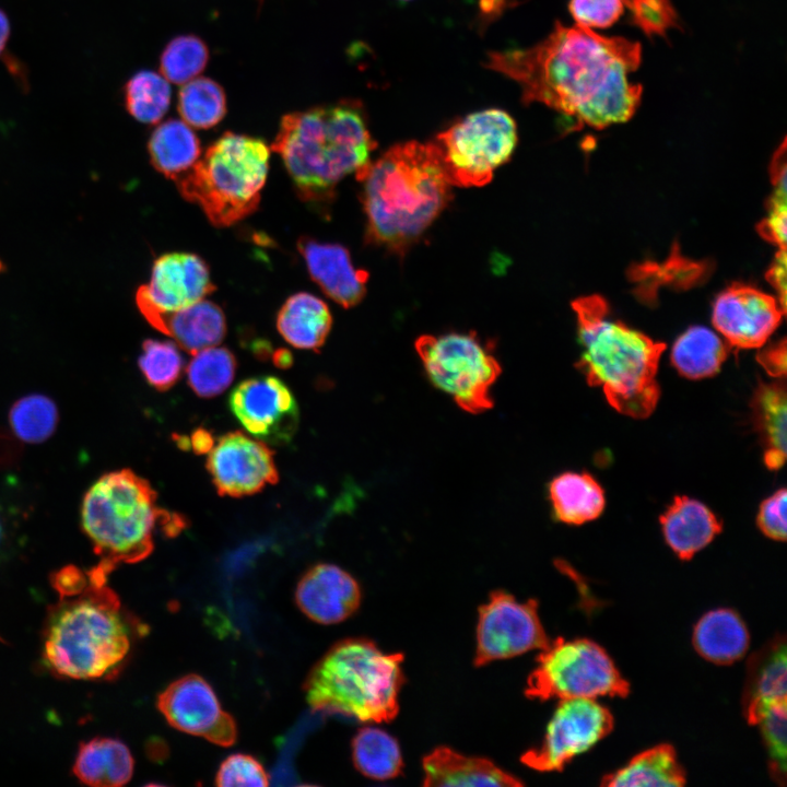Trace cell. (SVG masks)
<instances>
[{
  "label": "cell",
  "instance_id": "cell-1",
  "mask_svg": "<svg viewBox=\"0 0 787 787\" xmlns=\"http://www.w3.org/2000/svg\"><path fill=\"white\" fill-rule=\"evenodd\" d=\"M641 61L637 42L556 22L548 37L529 48L490 52L485 67L515 81L524 104L547 105L574 119L575 129L600 130L635 114L643 87L630 82L629 74Z\"/></svg>",
  "mask_w": 787,
  "mask_h": 787
},
{
  "label": "cell",
  "instance_id": "cell-2",
  "mask_svg": "<svg viewBox=\"0 0 787 787\" xmlns=\"http://www.w3.org/2000/svg\"><path fill=\"white\" fill-rule=\"evenodd\" d=\"M108 577L69 565L51 577L58 600L44 626L43 657L55 674L73 680L114 676L131 647V621Z\"/></svg>",
  "mask_w": 787,
  "mask_h": 787
},
{
  "label": "cell",
  "instance_id": "cell-3",
  "mask_svg": "<svg viewBox=\"0 0 787 787\" xmlns=\"http://www.w3.org/2000/svg\"><path fill=\"white\" fill-rule=\"evenodd\" d=\"M356 178L362 184L368 243L399 255L444 210L453 186L435 142L397 144Z\"/></svg>",
  "mask_w": 787,
  "mask_h": 787
},
{
  "label": "cell",
  "instance_id": "cell-4",
  "mask_svg": "<svg viewBox=\"0 0 787 787\" xmlns=\"http://www.w3.org/2000/svg\"><path fill=\"white\" fill-rule=\"evenodd\" d=\"M374 148L366 114L354 99L284 115L271 144L298 198L321 214L333 201L337 185L362 171Z\"/></svg>",
  "mask_w": 787,
  "mask_h": 787
},
{
  "label": "cell",
  "instance_id": "cell-5",
  "mask_svg": "<svg viewBox=\"0 0 787 787\" xmlns=\"http://www.w3.org/2000/svg\"><path fill=\"white\" fill-rule=\"evenodd\" d=\"M572 308L583 346L576 367L588 385L601 387L618 412L634 419L649 416L660 397L656 375L666 344L610 319L609 306L599 295L579 297Z\"/></svg>",
  "mask_w": 787,
  "mask_h": 787
},
{
  "label": "cell",
  "instance_id": "cell-6",
  "mask_svg": "<svg viewBox=\"0 0 787 787\" xmlns=\"http://www.w3.org/2000/svg\"><path fill=\"white\" fill-rule=\"evenodd\" d=\"M156 500L150 482L130 469L107 472L89 488L81 526L98 557L95 571L108 577L118 565L148 557L157 525L168 536L184 528V519L158 508Z\"/></svg>",
  "mask_w": 787,
  "mask_h": 787
},
{
  "label": "cell",
  "instance_id": "cell-7",
  "mask_svg": "<svg viewBox=\"0 0 787 787\" xmlns=\"http://www.w3.org/2000/svg\"><path fill=\"white\" fill-rule=\"evenodd\" d=\"M403 655L388 654L367 638L334 644L312 668L304 691L317 712L364 723L392 720L404 683Z\"/></svg>",
  "mask_w": 787,
  "mask_h": 787
},
{
  "label": "cell",
  "instance_id": "cell-8",
  "mask_svg": "<svg viewBox=\"0 0 787 787\" xmlns=\"http://www.w3.org/2000/svg\"><path fill=\"white\" fill-rule=\"evenodd\" d=\"M270 148L259 138L227 131L174 181L212 225L231 226L258 208L269 171Z\"/></svg>",
  "mask_w": 787,
  "mask_h": 787
},
{
  "label": "cell",
  "instance_id": "cell-9",
  "mask_svg": "<svg viewBox=\"0 0 787 787\" xmlns=\"http://www.w3.org/2000/svg\"><path fill=\"white\" fill-rule=\"evenodd\" d=\"M630 684L609 654L588 638L557 637L540 650L537 666L527 679L528 698L625 697Z\"/></svg>",
  "mask_w": 787,
  "mask_h": 787
},
{
  "label": "cell",
  "instance_id": "cell-10",
  "mask_svg": "<svg viewBox=\"0 0 787 787\" xmlns=\"http://www.w3.org/2000/svg\"><path fill=\"white\" fill-rule=\"evenodd\" d=\"M415 350L431 383L470 413L493 407L491 388L501 365L474 333L424 334Z\"/></svg>",
  "mask_w": 787,
  "mask_h": 787
},
{
  "label": "cell",
  "instance_id": "cell-11",
  "mask_svg": "<svg viewBox=\"0 0 787 787\" xmlns=\"http://www.w3.org/2000/svg\"><path fill=\"white\" fill-rule=\"evenodd\" d=\"M516 143L515 120L497 108L466 116L435 140L450 184L460 187L488 184L494 171L510 157Z\"/></svg>",
  "mask_w": 787,
  "mask_h": 787
},
{
  "label": "cell",
  "instance_id": "cell-12",
  "mask_svg": "<svg viewBox=\"0 0 787 787\" xmlns=\"http://www.w3.org/2000/svg\"><path fill=\"white\" fill-rule=\"evenodd\" d=\"M549 643L536 599L520 602L509 592L497 589L479 607L474 666L542 650Z\"/></svg>",
  "mask_w": 787,
  "mask_h": 787
},
{
  "label": "cell",
  "instance_id": "cell-13",
  "mask_svg": "<svg viewBox=\"0 0 787 787\" xmlns=\"http://www.w3.org/2000/svg\"><path fill=\"white\" fill-rule=\"evenodd\" d=\"M613 725L611 712L595 698L561 700L541 743L526 751L520 762L538 772L562 771L608 736Z\"/></svg>",
  "mask_w": 787,
  "mask_h": 787
},
{
  "label": "cell",
  "instance_id": "cell-14",
  "mask_svg": "<svg viewBox=\"0 0 787 787\" xmlns=\"http://www.w3.org/2000/svg\"><path fill=\"white\" fill-rule=\"evenodd\" d=\"M228 408L248 433L269 444L289 443L298 425L294 395L285 383L270 375L240 381L230 393Z\"/></svg>",
  "mask_w": 787,
  "mask_h": 787
},
{
  "label": "cell",
  "instance_id": "cell-15",
  "mask_svg": "<svg viewBox=\"0 0 787 787\" xmlns=\"http://www.w3.org/2000/svg\"><path fill=\"white\" fill-rule=\"evenodd\" d=\"M157 708L175 729L222 747L237 737L234 718L226 713L211 685L190 673L172 682L157 696Z\"/></svg>",
  "mask_w": 787,
  "mask_h": 787
},
{
  "label": "cell",
  "instance_id": "cell-16",
  "mask_svg": "<svg viewBox=\"0 0 787 787\" xmlns=\"http://www.w3.org/2000/svg\"><path fill=\"white\" fill-rule=\"evenodd\" d=\"M273 455L262 441L231 432L208 453L207 469L221 496L242 497L278 482Z\"/></svg>",
  "mask_w": 787,
  "mask_h": 787
},
{
  "label": "cell",
  "instance_id": "cell-17",
  "mask_svg": "<svg viewBox=\"0 0 787 787\" xmlns=\"http://www.w3.org/2000/svg\"><path fill=\"white\" fill-rule=\"evenodd\" d=\"M215 291L207 262L196 254L168 252L153 263L149 283L136 293V303L148 317L191 306Z\"/></svg>",
  "mask_w": 787,
  "mask_h": 787
},
{
  "label": "cell",
  "instance_id": "cell-18",
  "mask_svg": "<svg viewBox=\"0 0 787 787\" xmlns=\"http://www.w3.org/2000/svg\"><path fill=\"white\" fill-rule=\"evenodd\" d=\"M785 314L772 295L733 283L717 296L712 321L730 348L757 349L766 343Z\"/></svg>",
  "mask_w": 787,
  "mask_h": 787
},
{
  "label": "cell",
  "instance_id": "cell-19",
  "mask_svg": "<svg viewBox=\"0 0 787 787\" xmlns=\"http://www.w3.org/2000/svg\"><path fill=\"white\" fill-rule=\"evenodd\" d=\"M361 598V587L355 578L328 563L310 567L295 590L298 609L312 621L325 625L350 618L360 607Z\"/></svg>",
  "mask_w": 787,
  "mask_h": 787
},
{
  "label": "cell",
  "instance_id": "cell-20",
  "mask_svg": "<svg viewBox=\"0 0 787 787\" xmlns=\"http://www.w3.org/2000/svg\"><path fill=\"white\" fill-rule=\"evenodd\" d=\"M297 249L310 278L327 296L345 308L363 299L368 273L354 267L345 247L301 236Z\"/></svg>",
  "mask_w": 787,
  "mask_h": 787
},
{
  "label": "cell",
  "instance_id": "cell-21",
  "mask_svg": "<svg viewBox=\"0 0 787 787\" xmlns=\"http://www.w3.org/2000/svg\"><path fill=\"white\" fill-rule=\"evenodd\" d=\"M787 701V645L776 635L753 653L748 662L742 691V712L755 725L772 704Z\"/></svg>",
  "mask_w": 787,
  "mask_h": 787
},
{
  "label": "cell",
  "instance_id": "cell-22",
  "mask_svg": "<svg viewBox=\"0 0 787 787\" xmlns=\"http://www.w3.org/2000/svg\"><path fill=\"white\" fill-rule=\"evenodd\" d=\"M424 786H521L515 775L491 760L463 755L448 747L432 750L422 760Z\"/></svg>",
  "mask_w": 787,
  "mask_h": 787
},
{
  "label": "cell",
  "instance_id": "cell-23",
  "mask_svg": "<svg viewBox=\"0 0 787 787\" xmlns=\"http://www.w3.org/2000/svg\"><path fill=\"white\" fill-rule=\"evenodd\" d=\"M146 321L191 354L218 345L226 334L223 310L205 299L179 310L152 315Z\"/></svg>",
  "mask_w": 787,
  "mask_h": 787
},
{
  "label": "cell",
  "instance_id": "cell-24",
  "mask_svg": "<svg viewBox=\"0 0 787 787\" xmlns=\"http://www.w3.org/2000/svg\"><path fill=\"white\" fill-rule=\"evenodd\" d=\"M667 544L683 561L721 532L723 524L703 503L688 496H676L659 518Z\"/></svg>",
  "mask_w": 787,
  "mask_h": 787
},
{
  "label": "cell",
  "instance_id": "cell-25",
  "mask_svg": "<svg viewBox=\"0 0 787 787\" xmlns=\"http://www.w3.org/2000/svg\"><path fill=\"white\" fill-rule=\"evenodd\" d=\"M692 644L697 654L716 665L741 659L750 644L748 627L740 615L727 608L706 612L695 624Z\"/></svg>",
  "mask_w": 787,
  "mask_h": 787
},
{
  "label": "cell",
  "instance_id": "cell-26",
  "mask_svg": "<svg viewBox=\"0 0 787 787\" xmlns=\"http://www.w3.org/2000/svg\"><path fill=\"white\" fill-rule=\"evenodd\" d=\"M72 771L85 785L119 787L132 777L133 757L122 741L96 737L80 744Z\"/></svg>",
  "mask_w": 787,
  "mask_h": 787
},
{
  "label": "cell",
  "instance_id": "cell-27",
  "mask_svg": "<svg viewBox=\"0 0 787 787\" xmlns=\"http://www.w3.org/2000/svg\"><path fill=\"white\" fill-rule=\"evenodd\" d=\"M332 326L327 304L317 296L299 292L291 295L277 315V328L294 348L318 351Z\"/></svg>",
  "mask_w": 787,
  "mask_h": 787
},
{
  "label": "cell",
  "instance_id": "cell-28",
  "mask_svg": "<svg viewBox=\"0 0 787 787\" xmlns=\"http://www.w3.org/2000/svg\"><path fill=\"white\" fill-rule=\"evenodd\" d=\"M786 385L761 381L754 390L751 408L753 421L765 446L764 462L771 470L783 467L786 457Z\"/></svg>",
  "mask_w": 787,
  "mask_h": 787
},
{
  "label": "cell",
  "instance_id": "cell-29",
  "mask_svg": "<svg viewBox=\"0 0 787 787\" xmlns=\"http://www.w3.org/2000/svg\"><path fill=\"white\" fill-rule=\"evenodd\" d=\"M685 771L674 748L658 744L632 757L624 766L602 777L607 787H678L685 784Z\"/></svg>",
  "mask_w": 787,
  "mask_h": 787
},
{
  "label": "cell",
  "instance_id": "cell-30",
  "mask_svg": "<svg viewBox=\"0 0 787 787\" xmlns=\"http://www.w3.org/2000/svg\"><path fill=\"white\" fill-rule=\"evenodd\" d=\"M555 518L567 525H583L598 518L604 509V493L588 473L564 472L549 485Z\"/></svg>",
  "mask_w": 787,
  "mask_h": 787
},
{
  "label": "cell",
  "instance_id": "cell-31",
  "mask_svg": "<svg viewBox=\"0 0 787 787\" xmlns=\"http://www.w3.org/2000/svg\"><path fill=\"white\" fill-rule=\"evenodd\" d=\"M153 167L176 179L189 171L201 155L199 138L184 120L168 119L156 126L148 142Z\"/></svg>",
  "mask_w": 787,
  "mask_h": 787
},
{
  "label": "cell",
  "instance_id": "cell-32",
  "mask_svg": "<svg viewBox=\"0 0 787 787\" xmlns=\"http://www.w3.org/2000/svg\"><path fill=\"white\" fill-rule=\"evenodd\" d=\"M730 349L729 344L710 329L693 326L676 340L671 362L682 376L702 379L719 372Z\"/></svg>",
  "mask_w": 787,
  "mask_h": 787
},
{
  "label": "cell",
  "instance_id": "cell-33",
  "mask_svg": "<svg viewBox=\"0 0 787 787\" xmlns=\"http://www.w3.org/2000/svg\"><path fill=\"white\" fill-rule=\"evenodd\" d=\"M352 760L364 776L386 780L399 776L403 760L398 741L375 727L361 728L352 740Z\"/></svg>",
  "mask_w": 787,
  "mask_h": 787
},
{
  "label": "cell",
  "instance_id": "cell-34",
  "mask_svg": "<svg viewBox=\"0 0 787 787\" xmlns=\"http://www.w3.org/2000/svg\"><path fill=\"white\" fill-rule=\"evenodd\" d=\"M177 109L190 127L209 129L226 115V95L214 80L198 77L183 84L178 92Z\"/></svg>",
  "mask_w": 787,
  "mask_h": 787
},
{
  "label": "cell",
  "instance_id": "cell-35",
  "mask_svg": "<svg viewBox=\"0 0 787 787\" xmlns=\"http://www.w3.org/2000/svg\"><path fill=\"white\" fill-rule=\"evenodd\" d=\"M171 96L169 82L152 70L134 73L124 86L126 109L142 124L160 122L169 108Z\"/></svg>",
  "mask_w": 787,
  "mask_h": 787
},
{
  "label": "cell",
  "instance_id": "cell-36",
  "mask_svg": "<svg viewBox=\"0 0 787 787\" xmlns=\"http://www.w3.org/2000/svg\"><path fill=\"white\" fill-rule=\"evenodd\" d=\"M236 366V357L228 349L210 346L192 354L186 369L187 380L196 395L212 398L232 384Z\"/></svg>",
  "mask_w": 787,
  "mask_h": 787
},
{
  "label": "cell",
  "instance_id": "cell-37",
  "mask_svg": "<svg viewBox=\"0 0 787 787\" xmlns=\"http://www.w3.org/2000/svg\"><path fill=\"white\" fill-rule=\"evenodd\" d=\"M10 426L15 436L28 444L48 439L58 423V410L51 399L32 393L19 399L10 409Z\"/></svg>",
  "mask_w": 787,
  "mask_h": 787
},
{
  "label": "cell",
  "instance_id": "cell-38",
  "mask_svg": "<svg viewBox=\"0 0 787 787\" xmlns=\"http://www.w3.org/2000/svg\"><path fill=\"white\" fill-rule=\"evenodd\" d=\"M209 61L205 43L195 35L173 38L160 57V73L174 84H185L204 70Z\"/></svg>",
  "mask_w": 787,
  "mask_h": 787
},
{
  "label": "cell",
  "instance_id": "cell-39",
  "mask_svg": "<svg viewBox=\"0 0 787 787\" xmlns=\"http://www.w3.org/2000/svg\"><path fill=\"white\" fill-rule=\"evenodd\" d=\"M138 363L148 384L158 391L172 388L185 367L180 351L174 342L154 339L142 343Z\"/></svg>",
  "mask_w": 787,
  "mask_h": 787
},
{
  "label": "cell",
  "instance_id": "cell-40",
  "mask_svg": "<svg viewBox=\"0 0 787 787\" xmlns=\"http://www.w3.org/2000/svg\"><path fill=\"white\" fill-rule=\"evenodd\" d=\"M755 725L760 727L762 740L768 755L771 777L780 786H785L787 770V701L766 707Z\"/></svg>",
  "mask_w": 787,
  "mask_h": 787
},
{
  "label": "cell",
  "instance_id": "cell-41",
  "mask_svg": "<svg viewBox=\"0 0 787 787\" xmlns=\"http://www.w3.org/2000/svg\"><path fill=\"white\" fill-rule=\"evenodd\" d=\"M215 785L226 786H268L269 775L254 756L236 753L227 756L215 775Z\"/></svg>",
  "mask_w": 787,
  "mask_h": 787
},
{
  "label": "cell",
  "instance_id": "cell-42",
  "mask_svg": "<svg viewBox=\"0 0 787 787\" xmlns=\"http://www.w3.org/2000/svg\"><path fill=\"white\" fill-rule=\"evenodd\" d=\"M631 9L635 24L648 36H663L677 25L678 16L670 0H624Z\"/></svg>",
  "mask_w": 787,
  "mask_h": 787
},
{
  "label": "cell",
  "instance_id": "cell-43",
  "mask_svg": "<svg viewBox=\"0 0 787 787\" xmlns=\"http://www.w3.org/2000/svg\"><path fill=\"white\" fill-rule=\"evenodd\" d=\"M568 10L577 25L607 28L622 15L624 0H571Z\"/></svg>",
  "mask_w": 787,
  "mask_h": 787
},
{
  "label": "cell",
  "instance_id": "cell-44",
  "mask_svg": "<svg viewBox=\"0 0 787 787\" xmlns=\"http://www.w3.org/2000/svg\"><path fill=\"white\" fill-rule=\"evenodd\" d=\"M786 489H779L760 505L757 526L767 538L775 541H786Z\"/></svg>",
  "mask_w": 787,
  "mask_h": 787
},
{
  "label": "cell",
  "instance_id": "cell-45",
  "mask_svg": "<svg viewBox=\"0 0 787 787\" xmlns=\"http://www.w3.org/2000/svg\"><path fill=\"white\" fill-rule=\"evenodd\" d=\"M786 192L774 191L770 199L768 214L757 226L760 235L766 240L786 249L787 205Z\"/></svg>",
  "mask_w": 787,
  "mask_h": 787
},
{
  "label": "cell",
  "instance_id": "cell-46",
  "mask_svg": "<svg viewBox=\"0 0 787 787\" xmlns=\"http://www.w3.org/2000/svg\"><path fill=\"white\" fill-rule=\"evenodd\" d=\"M756 360L766 373L773 377L785 378L786 376V339L783 338L776 343L757 352Z\"/></svg>",
  "mask_w": 787,
  "mask_h": 787
},
{
  "label": "cell",
  "instance_id": "cell-47",
  "mask_svg": "<svg viewBox=\"0 0 787 787\" xmlns=\"http://www.w3.org/2000/svg\"><path fill=\"white\" fill-rule=\"evenodd\" d=\"M786 249H779L767 273V281L778 293V303L786 310Z\"/></svg>",
  "mask_w": 787,
  "mask_h": 787
},
{
  "label": "cell",
  "instance_id": "cell-48",
  "mask_svg": "<svg viewBox=\"0 0 787 787\" xmlns=\"http://www.w3.org/2000/svg\"><path fill=\"white\" fill-rule=\"evenodd\" d=\"M189 445L198 455L208 454L214 446V438L209 431L198 428L192 433Z\"/></svg>",
  "mask_w": 787,
  "mask_h": 787
},
{
  "label": "cell",
  "instance_id": "cell-49",
  "mask_svg": "<svg viewBox=\"0 0 787 787\" xmlns=\"http://www.w3.org/2000/svg\"><path fill=\"white\" fill-rule=\"evenodd\" d=\"M11 34L10 20L7 13L0 9V56L5 50Z\"/></svg>",
  "mask_w": 787,
  "mask_h": 787
},
{
  "label": "cell",
  "instance_id": "cell-50",
  "mask_svg": "<svg viewBox=\"0 0 787 787\" xmlns=\"http://www.w3.org/2000/svg\"><path fill=\"white\" fill-rule=\"evenodd\" d=\"M293 357L286 350H278L273 354V362L278 367L286 368L291 366Z\"/></svg>",
  "mask_w": 787,
  "mask_h": 787
},
{
  "label": "cell",
  "instance_id": "cell-51",
  "mask_svg": "<svg viewBox=\"0 0 787 787\" xmlns=\"http://www.w3.org/2000/svg\"><path fill=\"white\" fill-rule=\"evenodd\" d=\"M4 538H5L4 524L2 521V518L0 517V550L2 549Z\"/></svg>",
  "mask_w": 787,
  "mask_h": 787
},
{
  "label": "cell",
  "instance_id": "cell-52",
  "mask_svg": "<svg viewBox=\"0 0 787 787\" xmlns=\"http://www.w3.org/2000/svg\"><path fill=\"white\" fill-rule=\"evenodd\" d=\"M400 1H410V0H400Z\"/></svg>",
  "mask_w": 787,
  "mask_h": 787
}]
</instances>
